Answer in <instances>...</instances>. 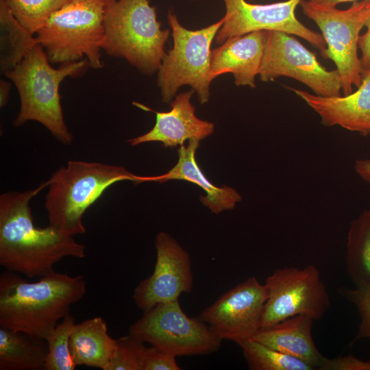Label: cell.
Here are the masks:
<instances>
[{
	"label": "cell",
	"mask_w": 370,
	"mask_h": 370,
	"mask_svg": "<svg viewBox=\"0 0 370 370\" xmlns=\"http://www.w3.org/2000/svg\"><path fill=\"white\" fill-rule=\"evenodd\" d=\"M11 84L3 79L0 80V107L3 108L8 102Z\"/></svg>",
	"instance_id": "cell-33"
},
{
	"label": "cell",
	"mask_w": 370,
	"mask_h": 370,
	"mask_svg": "<svg viewBox=\"0 0 370 370\" xmlns=\"http://www.w3.org/2000/svg\"><path fill=\"white\" fill-rule=\"evenodd\" d=\"M264 285L267 299L260 328L299 314L319 320L330 306L328 292L319 269L313 264L278 269L267 278Z\"/></svg>",
	"instance_id": "cell-10"
},
{
	"label": "cell",
	"mask_w": 370,
	"mask_h": 370,
	"mask_svg": "<svg viewBox=\"0 0 370 370\" xmlns=\"http://www.w3.org/2000/svg\"><path fill=\"white\" fill-rule=\"evenodd\" d=\"M48 180L35 188L0 195V264L6 271L29 278L54 272L64 258L82 259L86 246L49 224L34 223L31 200L48 187Z\"/></svg>",
	"instance_id": "cell-1"
},
{
	"label": "cell",
	"mask_w": 370,
	"mask_h": 370,
	"mask_svg": "<svg viewBox=\"0 0 370 370\" xmlns=\"http://www.w3.org/2000/svg\"><path fill=\"white\" fill-rule=\"evenodd\" d=\"M70 350L76 365L106 370L116 345L104 319L95 317L75 323L70 336Z\"/></svg>",
	"instance_id": "cell-20"
},
{
	"label": "cell",
	"mask_w": 370,
	"mask_h": 370,
	"mask_svg": "<svg viewBox=\"0 0 370 370\" xmlns=\"http://www.w3.org/2000/svg\"><path fill=\"white\" fill-rule=\"evenodd\" d=\"M47 353L45 338L0 327L1 370H43Z\"/></svg>",
	"instance_id": "cell-21"
},
{
	"label": "cell",
	"mask_w": 370,
	"mask_h": 370,
	"mask_svg": "<svg viewBox=\"0 0 370 370\" xmlns=\"http://www.w3.org/2000/svg\"><path fill=\"white\" fill-rule=\"evenodd\" d=\"M299 5L304 14L321 32L326 43L323 57L335 64L343 95L352 93L353 87L358 88L362 80L358 41L362 29L370 18V0L354 1L345 10L308 0H301Z\"/></svg>",
	"instance_id": "cell-8"
},
{
	"label": "cell",
	"mask_w": 370,
	"mask_h": 370,
	"mask_svg": "<svg viewBox=\"0 0 370 370\" xmlns=\"http://www.w3.org/2000/svg\"><path fill=\"white\" fill-rule=\"evenodd\" d=\"M313 321L305 314L293 316L260 328L251 338L319 369L325 356L318 350L312 338Z\"/></svg>",
	"instance_id": "cell-18"
},
{
	"label": "cell",
	"mask_w": 370,
	"mask_h": 370,
	"mask_svg": "<svg viewBox=\"0 0 370 370\" xmlns=\"http://www.w3.org/2000/svg\"><path fill=\"white\" fill-rule=\"evenodd\" d=\"M354 170L363 180L370 184V159L356 160Z\"/></svg>",
	"instance_id": "cell-32"
},
{
	"label": "cell",
	"mask_w": 370,
	"mask_h": 370,
	"mask_svg": "<svg viewBox=\"0 0 370 370\" xmlns=\"http://www.w3.org/2000/svg\"><path fill=\"white\" fill-rule=\"evenodd\" d=\"M109 0H71L40 27L36 40L51 64L84 59L94 69L103 67L104 15Z\"/></svg>",
	"instance_id": "cell-6"
},
{
	"label": "cell",
	"mask_w": 370,
	"mask_h": 370,
	"mask_svg": "<svg viewBox=\"0 0 370 370\" xmlns=\"http://www.w3.org/2000/svg\"><path fill=\"white\" fill-rule=\"evenodd\" d=\"M340 293L356 307L359 313L360 323L356 340L370 338V286L343 287Z\"/></svg>",
	"instance_id": "cell-28"
},
{
	"label": "cell",
	"mask_w": 370,
	"mask_h": 370,
	"mask_svg": "<svg viewBox=\"0 0 370 370\" xmlns=\"http://www.w3.org/2000/svg\"><path fill=\"white\" fill-rule=\"evenodd\" d=\"M366 31L360 34L358 49L360 51V66L362 75L370 69V18L365 24Z\"/></svg>",
	"instance_id": "cell-31"
},
{
	"label": "cell",
	"mask_w": 370,
	"mask_h": 370,
	"mask_svg": "<svg viewBox=\"0 0 370 370\" xmlns=\"http://www.w3.org/2000/svg\"><path fill=\"white\" fill-rule=\"evenodd\" d=\"M267 31H256L226 40L211 51L210 75L232 73L238 86L256 87L264 53Z\"/></svg>",
	"instance_id": "cell-17"
},
{
	"label": "cell",
	"mask_w": 370,
	"mask_h": 370,
	"mask_svg": "<svg viewBox=\"0 0 370 370\" xmlns=\"http://www.w3.org/2000/svg\"><path fill=\"white\" fill-rule=\"evenodd\" d=\"M319 370H370V360H362L351 354L332 359L325 357Z\"/></svg>",
	"instance_id": "cell-30"
},
{
	"label": "cell",
	"mask_w": 370,
	"mask_h": 370,
	"mask_svg": "<svg viewBox=\"0 0 370 370\" xmlns=\"http://www.w3.org/2000/svg\"><path fill=\"white\" fill-rule=\"evenodd\" d=\"M251 370H314L304 361L252 338L238 344Z\"/></svg>",
	"instance_id": "cell-24"
},
{
	"label": "cell",
	"mask_w": 370,
	"mask_h": 370,
	"mask_svg": "<svg viewBox=\"0 0 370 370\" xmlns=\"http://www.w3.org/2000/svg\"><path fill=\"white\" fill-rule=\"evenodd\" d=\"M89 67L84 58L61 64L55 69L44 49L36 45L16 66L4 74L15 85L20 99L14 126L37 121L60 142L70 145L73 136L64 121L59 87L66 77L79 76Z\"/></svg>",
	"instance_id": "cell-3"
},
{
	"label": "cell",
	"mask_w": 370,
	"mask_h": 370,
	"mask_svg": "<svg viewBox=\"0 0 370 370\" xmlns=\"http://www.w3.org/2000/svg\"><path fill=\"white\" fill-rule=\"evenodd\" d=\"M267 299L265 285L252 276L223 294L197 317L222 340L238 344L260 329Z\"/></svg>",
	"instance_id": "cell-13"
},
{
	"label": "cell",
	"mask_w": 370,
	"mask_h": 370,
	"mask_svg": "<svg viewBox=\"0 0 370 370\" xmlns=\"http://www.w3.org/2000/svg\"><path fill=\"white\" fill-rule=\"evenodd\" d=\"M86 293L83 275L56 271L29 282L21 274L0 275V327L46 339Z\"/></svg>",
	"instance_id": "cell-2"
},
{
	"label": "cell",
	"mask_w": 370,
	"mask_h": 370,
	"mask_svg": "<svg viewBox=\"0 0 370 370\" xmlns=\"http://www.w3.org/2000/svg\"><path fill=\"white\" fill-rule=\"evenodd\" d=\"M129 333L175 357L215 352L223 341L198 317H188L179 299L144 312L130 326Z\"/></svg>",
	"instance_id": "cell-9"
},
{
	"label": "cell",
	"mask_w": 370,
	"mask_h": 370,
	"mask_svg": "<svg viewBox=\"0 0 370 370\" xmlns=\"http://www.w3.org/2000/svg\"><path fill=\"white\" fill-rule=\"evenodd\" d=\"M313 2H317L319 3H323L325 5L336 6L338 4L345 3V2H354L358 0H308Z\"/></svg>",
	"instance_id": "cell-34"
},
{
	"label": "cell",
	"mask_w": 370,
	"mask_h": 370,
	"mask_svg": "<svg viewBox=\"0 0 370 370\" xmlns=\"http://www.w3.org/2000/svg\"><path fill=\"white\" fill-rule=\"evenodd\" d=\"M192 89L179 94L171 103L168 112H157L138 103L133 104L156 114V123L147 133L131 138L128 143L136 146L145 143L160 142L165 147L183 145L186 140H200L212 134L214 126L211 122L199 119L191 103Z\"/></svg>",
	"instance_id": "cell-15"
},
{
	"label": "cell",
	"mask_w": 370,
	"mask_h": 370,
	"mask_svg": "<svg viewBox=\"0 0 370 370\" xmlns=\"http://www.w3.org/2000/svg\"><path fill=\"white\" fill-rule=\"evenodd\" d=\"M36 37L15 18L0 0V71L3 75L16 66L37 45Z\"/></svg>",
	"instance_id": "cell-22"
},
{
	"label": "cell",
	"mask_w": 370,
	"mask_h": 370,
	"mask_svg": "<svg viewBox=\"0 0 370 370\" xmlns=\"http://www.w3.org/2000/svg\"><path fill=\"white\" fill-rule=\"evenodd\" d=\"M171 29L173 47L166 53L158 71V86L164 103L169 102L177 90L188 85L197 92L200 103L210 98L211 45L224 22L192 30L180 23L172 10L167 14Z\"/></svg>",
	"instance_id": "cell-7"
},
{
	"label": "cell",
	"mask_w": 370,
	"mask_h": 370,
	"mask_svg": "<svg viewBox=\"0 0 370 370\" xmlns=\"http://www.w3.org/2000/svg\"><path fill=\"white\" fill-rule=\"evenodd\" d=\"M301 1L254 4L246 0H223L224 22L214 40L220 45L230 38L252 32L279 31L301 37L320 50L323 56L326 43L322 34L308 28L295 16Z\"/></svg>",
	"instance_id": "cell-12"
},
{
	"label": "cell",
	"mask_w": 370,
	"mask_h": 370,
	"mask_svg": "<svg viewBox=\"0 0 370 370\" xmlns=\"http://www.w3.org/2000/svg\"><path fill=\"white\" fill-rule=\"evenodd\" d=\"M304 100L325 126H340L367 136L370 135V69L362 75L361 84L347 95L323 97L288 88Z\"/></svg>",
	"instance_id": "cell-16"
},
{
	"label": "cell",
	"mask_w": 370,
	"mask_h": 370,
	"mask_svg": "<svg viewBox=\"0 0 370 370\" xmlns=\"http://www.w3.org/2000/svg\"><path fill=\"white\" fill-rule=\"evenodd\" d=\"M129 180L145 182L121 166L96 162L70 160L48 180L45 208L49 225L66 236L86 232L83 216L103 193L114 184Z\"/></svg>",
	"instance_id": "cell-4"
},
{
	"label": "cell",
	"mask_w": 370,
	"mask_h": 370,
	"mask_svg": "<svg viewBox=\"0 0 370 370\" xmlns=\"http://www.w3.org/2000/svg\"><path fill=\"white\" fill-rule=\"evenodd\" d=\"M176 357L154 346L147 347L143 370H180Z\"/></svg>",
	"instance_id": "cell-29"
},
{
	"label": "cell",
	"mask_w": 370,
	"mask_h": 370,
	"mask_svg": "<svg viewBox=\"0 0 370 370\" xmlns=\"http://www.w3.org/2000/svg\"><path fill=\"white\" fill-rule=\"evenodd\" d=\"M75 324L71 314L64 317L47 336L48 353L45 370H74L77 367L70 350V336Z\"/></svg>",
	"instance_id": "cell-25"
},
{
	"label": "cell",
	"mask_w": 370,
	"mask_h": 370,
	"mask_svg": "<svg viewBox=\"0 0 370 370\" xmlns=\"http://www.w3.org/2000/svg\"><path fill=\"white\" fill-rule=\"evenodd\" d=\"M258 75L264 82L280 77L293 78L319 96L341 95L338 71L328 70L293 35L283 32L267 31Z\"/></svg>",
	"instance_id": "cell-11"
},
{
	"label": "cell",
	"mask_w": 370,
	"mask_h": 370,
	"mask_svg": "<svg viewBox=\"0 0 370 370\" xmlns=\"http://www.w3.org/2000/svg\"><path fill=\"white\" fill-rule=\"evenodd\" d=\"M192 1H197V0H192Z\"/></svg>",
	"instance_id": "cell-36"
},
{
	"label": "cell",
	"mask_w": 370,
	"mask_h": 370,
	"mask_svg": "<svg viewBox=\"0 0 370 370\" xmlns=\"http://www.w3.org/2000/svg\"><path fill=\"white\" fill-rule=\"evenodd\" d=\"M129 333L116 339V345L106 370H143L147 346Z\"/></svg>",
	"instance_id": "cell-27"
},
{
	"label": "cell",
	"mask_w": 370,
	"mask_h": 370,
	"mask_svg": "<svg viewBox=\"0 0 370 370\" xmlns=\"http://www.w3.org/2000/svg\"><path fill=\"white\" fill-rule=\"evenodd\" d=\"M345 264L355 286H370V210L362 213L350 224Z\"/></svg>",
	"instance_id": "cell-23"
},
{
	"label": "cell",
	"mask_w": 370,
	"mask_h": 370,
	"mask_svg": "<svg viewBox=\"0 0 370 370\" xmlns=\"http://www.w3.org/2000/svg\"><path fill=\"white\" fill-rule=\"evenodd\" d=\"M104 29L102 49L108 56L126 60L144 75L158 72L171 32L161 29L149 0H109Z\"/></svg>",
	"instance_id": "cell-5"
},
{
	"label": "cell",
	"mask_w": 370,
	"mask_h": 370,
	"mask_svg": "<svg viewBox=\"0 0 370 370\" xmlns=\"http://www.w3.org/2000/svg\"><path fill=\"white\" fill-rule=\"evenodd\" d=\"M248 1H254V0H248Z\"/></svg>",
	"instance_id": "cell-35"
},
{
	"label": "cell",
	"mask_w": 370,
	"mask_h": 370,
	"mask_svg": "<svg viewBox=\"0 0 370 370\" xmlns=\"http://www.w3.org/2000/svg\"><path fill=\"white\" fill-rule=\"evenodd\" d=\"M156 259L153 273L134 288L132 299L144 312L158 304L177 300L191 291L193 276L188 252L169 234L156 236Z\"/></svg>",
	"instance_id": "cell-14"
},
{
	"label": "cell",
	"mask_w": 370,
	"mask_h": 370,
	"mask_svg": "<svg viewBox=\"0 0 370 370\" xmlns=\"http://www.w3.org/2000/svg\"><path fill=\"white\" fill-rule=\"evenodd\" d=\"M199 140H190L187 145L177 149L178 160L167 173L158 176H148V182H164L171 180H186L198 185L206 193L200 201L212 212L219 214L233 209L241 199V195L234 188L223 185L217 186L211 183L199 167L195 158Z\"/></svg>",
	"instance_id": "cell-19"
},
{
	"label": "cell",
	"mask_w": 370,
	"mask_h": 370,
	"mask_svg": "<svg viewBox=\"0 0 370 370\" xmlns=\"http://www.w3.org/2000/svg\"><path fill=\"white\" fill-rule=\"evenodd\" d=\"M15 18L34 34L71 0H4Z\"/></svg>",
	"instance_id": "cell-26"
}]
</instances>
